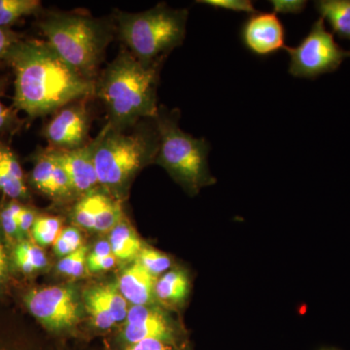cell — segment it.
<instances>
[{
    "mask_svg": "<svg viewBox=\"0 0 350 350\" xmlns=\"http://www.w3.org/2000/svg\"><path fill=\"white\" fill-rule=\"evenodd\" d=\"M12 68L13 107L38 118L96 93V81L68 66L46 41L21 39L6 57Z\"/></svg>",
    "mask_w": 350,
    "mask_h": 350,
    "instance_id": "1",
    "label": "cell"
},
{
    "mask_svg": "<svg viewBox=\"0 0 350 350\" xmlns=\"http://www.w3.org/2000/svg\"><path fill=\"white\" fill-rule=\"evenodd\" d=\"M161 64H145L121 50L96 80L94 96L107 108L110 126L126 130L159 111L157 88Z\"/></svg>",
    "mask_w": 350,
    "mask_h": 350,
    "instance_id": "2",
    "label": "cell"
},
{
    "mask_svg": "<svg viewBox=\"0 0 350 350\" xmlns=\"http://www.w3.org/2000/svg\"><path fill=\"white\" fill-rule=\"evenodd\" d=\"M98 135L94 157L98 183L119 200L133 177L145 165L155 163L160 144L155 121L139 122L126 130L113 129L107 123Z\"/></svg>",
    "mask_w": 350,
    "mask_h": 350,
    "instance_id": "3",
    "label": "cell"
},
{
    "mask_svg": "<svg viewBox=\"0 0 350 350\" xmlns=\"http://www.w3.org/2000/svg\"><path fill=\"white\" fill-rule=\"evenodd\" d=\"M38 27L46 42L68 66L96 81L114 36L115 25L110 21L82 13L51 12L39 21Z\"/></svg>",
    "mask_w": 350,
    "mask_h": 350,
    "instance_id": "4",
    "label": "cell"
},
{
    "mask_svg": "<svg viewBox=\"0 0 350 350\" xmlns=\"http://www.w3.org/2000/svg\"><path fill=\"white\" fill-rule=\"evenodd\" d=\"M117 31L129 52L145 64H161L183 43L187 31V9L165 3L144 11L116 13Z\"/></svg>",
    "mask_w": 350,
    "mask_h": 350,
    "instance_id": "5",
    "label": "cell"
},
{
    "mask_svg": "<svg viewBox=\"0 0 350 350\" xmlns=\"http://www.w3.org/2000/svg\"><path fill=\"white\" fill-rule=\"evenodd\" d=\"M160 144L155 163L191 192L211 183L207 157L211 144L204 137H194L179 126V112L159 107L155 118Z\"/></svg>",
    "mask_w": 350,
    "mask_h": 350,
    "instance_id": "6",
    "label": "cell"
},
{
    "mask_svg": "<svg viewBox=\"0 0 350 350\" xmlns=\"http://www.w3.org/2000/svg\"><path fill=\"white\" fill-rule=\"evenodd\" d=\"M290 57L289 73L294 77L317 79L337 70L350 57V50L340 47L323 18L315 21L310 32L296 47L285 46Z\"/></svg>",
    "mask_w": 350,
    "mask_h": 350,
    "instance_id": "7",
    "label": "cell"
},
{
    "mask_svg": "<svg viewBox=\"0 0 350 350\" xmlns=\"http://www.w3.org/2000/svg\"><path fill=\"white\" fill-rule=\"evenodd\" d=\"M24 303L41 324L53 330L70 328L80 319L79 301L70 287L36 288L25 295Z\"/></svg>",
    "mask_w": 350,
    "mask_h": 350,
    "instance_id": "8",
    "label": "cell"
},
{
    "mask_svg": "<svg viewBox=\"0 0 350 350\" xmlns=\"http://www.w3.org/2000/svg\"><path fill=\"white\" fill-rule=\"evenodd\" d=\"M90 115L82 100L66 105L56 113L44 128V137L50 148L75 150L86 145L89 140Z\"/></svg>",
    "mask_w": 350,
    "mask_h": 350,
    "instance_id": "9",
    "label": "cell"
},
{
    "mask_svg": "<svg viewBox=\"0 0 350 350\" xmlns=\"http://www.w3.org/2000/svg\"><path fill=\"white\" fill-rule=\"evenodd\" d=\"M241 38L256 56H269L285 48L284 25L273 12L257 11L250 15L241 27Z\"/></svg>",
    "mask_w": 350,
    "mask_h": 350,
    "instance_id": "10",
    "label": "cell"
},
{
    "mask_svg": "<svg viewBox=\"0 0 350 350\" xmlns=\"http://www.w3.org/2000/svg\"><path fill=\"white\" fill-rule=\"evenodd\" d=\"M98 140L100 135H98L86 145L75 150L61 151L51 148L68 174L75 194L86 195L100 185L94 162Z\"/></svg>",
    "mask_w": 350,
    "mask_h": 350,
    "instance_id": "11",
    "label": "cell"
},
{
    "mask_svg": "<svg viewBox=\"0 0 350 350\" xmlns=\"http://www.w3.org/2000/svg\"><path fill=\"white\" fill-rule=\"evenodd\" d=\"M124 336L131 345L147 338L170 340L172 329L162 312L146 306H131L125 320Z\"/></svg>",
    "mask_w": 350,
    "mask_h": 350,
    "instance_id": "12",
    "label": "cell"
},
{
    "mask_svg": "<svg viewBox=\"0 0 350 350\" xmlns=\"http://www.w3.org/2000/svg\"><path fill=\"white\" fill-rule=\"evenodd\" d=\"M156 282V276L137 261L119 276L118 290L133 306H147L155 294Z\"/></svg>",
    "mask_w": 350,
    "mask_h": 350,
    "instance_id": "13",
    "label": "cell"
},
{
    "mask_svg": "<svg viewBox=\"0 0 350 350\" xmlns=\"http://www.w3.org/2000/svg\"><path fill=\"white\" fill-rule=\"evenodd\" d=\"M0 192L18 202L29 197L19 159L8 145L2 142H0Z\"/></svg>",
    "mask_w": 350,
    "mask_h": 350,
    "instance_id": "14",
    "label": "cell"
},
{
    "mask_svg": "<svg viewBox=\"0 0 350 350\" xmlns=\"http://www.w3.org/2000/svg\"><path fill=\"white\" fill-rule=\"evenodd\" d=\"M10 260L16 269L25 275H33L48 266L47 257L40 246L25 239L16 243Z\"/></svg>",
    "mask_w": 350,
    "mask_h": 350,
    "instance_id": "15",
    "label": "cell"
},
{
    "mask_svg": "<svg viewBox=\"0 0 350 350\" xmlns=\"http://www.w3.org/2000/svg\"><path fill=\"white\" fill-rule=\"evenodd\" d=\"M315 8L338 38L350 40V0H320Z\"/></svg>",
    "mask_w": 350,
    "mask_h": 350,
    "instance_id": "16",
    "label": "cell"
},
{
    "mask_svg": "<svg viewBox=\"0 0 350 350\" xmlns=\"http://www.w3.org/2000/svg\"><path fill=\"white\" fill-rule=\"evenodd\" d=\"M94 231L110 232L123 219L120 200L107 193L94 190Z\"/></svg>",
    "mask_w": 350,
    "mask_h": 350,
    "instance_id": "17",
    "label": "cell"
},
{
    "mask_svg": "<svg viewBox=\"0 0 350 350\" xmlns=\"http://www.w3.org/2000/svg\"><path fill=\"white\" fill-rule=\"evenodd\" d=\"M109 243L113 255L121 260H131L138 256L142 250V243L131 229V226L124 221L110 232Z\"/></svg>",
    "mask_w": 350,
    "mask_h": 350,
    "instance_id": "18",
    "label": "cell"
},
{
    "mask_svg": "<svg viewBox=\"0 0 350 350\" xmlns=\"http://www.w3.org/2000/svg\"><path fill=\"white\" fill-rule=\"evenodd\" d=\"M188 292V278L180 269L170 271L157 280L155 295L163 303H181L185 300Z\"/></svg>",
    "mask_w": 350,
    "mask_h": 350,
    "instance_id": "19",
    "label": "cell"
},
{
    "mask_svg": "<svg viewBox=\"0 0 350 350\" xmlns=\"http://www.w3.org/2000/svg\"><path fill=\"white\" fill-rule=\"evenodd\" d=\"M41 10L39 0H0V27L11 29L23 18L38 15Z\"/></svg>",
    "mask_w": 350,
    "mask_h": 350,
    "instance_id": "20",
    "label": "cell"
},
{
    "mask_svg": "<svg viewBox=\"0 0 350 350\" xmlns=\"http://www.w3.org/2000/svg\"><path fill=\"white\" fill-rule=\"evenodd\" d=\"M0 350H51L29 334L13 326L0 324Z\"/></svg>",
    "mask_w": 350,
    "mask_h": 350,
    "instance_id": "21",
    "label": "cell"
},
{
    "mask_svg": "<svg viewBox=\"0 0 350 350\" xmlns=\"http://www.w3.org/2000/svg\"><path fill=\"white\" fill-rule=\"evenodd\" d=\"M61 231L62 222L59 218L38 216L31 234L38 245L47 246L55 243Z\"/></svg>",
    "mask_w": 350,
    "mask_h": 350,
    "instance_id": "22",
    "label": "cell"
},
{
    "mask_svg": "<svg viewBox=\"0 0 350 350\" xmlns=\"http://www.w3.org/2000/svg\"><path fill=\"white\" fill-rule=\"evenodd\" d=\"M85 304H86L87 312L91 317L94 326L103 329V330H107L116 323L111 313L107 310L103 301L100 300V296L96 293L94 288L87 292L86 296H85Z\"/></svg>",
    "mask_w": 350,
    "mask_h": 350,
    "instance_id": "23",
    "label": "cell"
},
{
    "mask_svg": "<svg viewBox=\"0 0 350 350\" xmlns=\"http://www.w3.org/2000/svg\"><path fill=\"white\" fill-rule=\"evenodd\" d=\"M94 289L100 296V300L103 301L107 310L111 313L115 321L121 322L126 320L129 312L128 301L122 296L116 287L105 285V286L96 287Z\"/></svg>",
    "mask_w": 350,
    "mask_h": 350,
    "instance_id": "24",
    "label": "cell"
},
{
    "mask_svg": "<svg viewBox=\"0 0 350 350\" xmlns=\"http://www.w3.org/2000/svg\"><path fill=\"white\" fill-rule=\"evenodd\" d=\"M23 206L18 200H11L0 211V227L7 239L21 241L18 217H19Z\"/></svg>",
    "mask_w": 350,
    "mask_h": 350,
    "instance_id": "25",
    "label": "cell"
},
{
    "mask_svg": "<svg viewBox=\"0 0 350 350\" xmlns=\"http://www.w3.org/2000/svg\"><path fill=\"white\" fill-rule=\"evenodd\" d=\"M73 219L83 229L94 231L96 219H94V190L83 196L73 208Z\"/></svg>",
    "mask_w": 350,
    "mask_h": 350,
    "instance_id": "26",
    "label": "cell"
},
{
    "mask_svg": "<svg viewBox=\"0 0 350 350\" xmlns=\"http://www.w3.org/2000/svg\"><path fill=\"white\" fill-rule=\"evenodd\" d=\"M137 257L138 262L154 276L165 273L172 266V261L167 255L153 248H142Z\"/></svg>",
    "mask_w": 350,
    "mask_h": 350,
    "instance_id": "27",
    "label": "cell"
},
{
    "mask_svg": "<svg viewBox=\"0 0 350 350\" xmlns=\"http://www.w3.org/2000/svg\"><path fill=\"white\" fill-rule=\"evenodd\" d=\"M88 247L82 245L75 252L64 257L57 264V269L63 275L80 278L86 269Z\"/></svg>",
    "mask_w": 350,
    "mask_h": 350,
    "instance_id": "28",
    "label": "cell"
},
{
    "mask_svg": "<svg viewBox=\"0 0 350 350\" xmlns=\"http://www.w3.org/2000/svg\"><path fill=\"white\" fill-rule=\"evenodd\" d=\"M198 3L213 7L222 10L234 11L238 13H246L248 15L256 13L253 2L250 0H200Z\"/></svg>",
    "mask_w": 350,
    "mask_h": 350,
    "instance_id": "29",
    "label": "cell"
},
{
    "mask_svg": "<svg viewBox=\"0 0 350 350\" xmlns=\"http://www.w3.org/2000/svg\"><path fill=\"white\" fill-rule=\"evenodd\" d=\"M6 80L0 78V133H7L17 128L19 120L13 108L7 107L1 98L5 91Z\"/></svg>",
    "mask_w": 350,
    "mask_h": 350,
    "instance_id": "30",
    "label": "cell"
},
{
    "mask_svg": "<svg viewBox=\"0 0 350 350\" xmlns=\"http://www.w3.org/2000/svg\"><path fill=\"white\" fill-rule=\"evenodd\" d=\"M21 39V34L14 31L12 29L0 27V63H5L9 53Z\"/></svg>",
    "mask_w": 350,
    "mask_h": 350,
    "instance_id": "31",
    "label": "cell"
},
{
    "mask_svg": "<svg viewBox=\"0 0 350 350\" xmlns=\"http://www.w3.org/2000/svg\"><path fill=\"white\" fill-rule=\"evenodd\" d=\"M5 239L0 227V293L5 289L11 267V260L7 252Z\"/></svg>",
    "mask_w": 350,
    "mask_h": 350,
    "instance_id": "32",
    "label": "cell"
},
{
    "mask_svg": "<svg viewBox=\"0 0 350 350\" xmlns=\"http://www.w3.org/2000/svg\"><path fill=\"white\" fill-rule=\"evenodd\" d=\"M275 14H300L308 2L303 0H273L269 1Z\"/></svg>",
    "mask_w": 350,
    "mask_h": 350,
    "instance_id": "33",
    "label": "cell"
},
{
    "mask_svg": "<svg viewBox=\"0 0 350 350\" xmlns=\"http://www.w3.org/2000/svg\"><path fill=\"white\" fill-rule=\"evenodd\" d=\"M38 216L36 211L31 207H23L19 217H18V227H19L21 241L25 239L31 234L32 227H33Z\"/></svg>",
    "mask_w": 350,
    "mask_h": 350,
    "instance_id": "34",
    "label": "cell"
},
{
    "mask_svg": "<svg viewBox=\"0 0 350 350\" xmlns=\"http://www.w3.org/2000/svg\"><path fill=\"white\" fill-rule=\"evenodd\" d=\"M111 254H113V253L109 241H98V243L96 244V246H94L93 252L87 258L88 267L93 266V265L100 261V260L103 259L105 257L109 256V255Z\"/></svg>",
    "mask_w": 350,
    "mask_h": 350,
    "instance_id": "35",
    "label": "cell"
},
{
    "mask_svg": "<svg viewBox=\"0 0 350 350\" xmlns=\"http://www.w3.org/2000/svg\"><path fill=\"white\" fill-rule=\"evenodd\" d=\"M126 350H170L162 340H156V338H147L142 340L137 344L131 345Z\"/></svg>",
    "mask_w": 350,
    "mask_h": 350,
    "instance_id": "36",
    "label": "cell"
},
{
    "mask_svg": "<svg viewBox=\"0 0 350 350\" xmlns=\"http://www.w3.org/2000/svg\"><path fill=\"white\" fill-rule=\"evenodd\" d=\"M59 236H61L64 241H68L75 250H77L78 248L82 246L81 234H80L79 231H77V229H75V228L68 227L62 230L61 232H59Z\"/></svg>",
    "mask_w": 350,
    "mask_h": 350,
    "instance_id": "37",
    "label": "cell"
},
{
    "mask_svg": "<svg viewBox=\"0 0 350 350\" xmlns=\"http://www.w3.org/2000/svg\"><path fill=\"white\" fill-rule=\"evenodd\" d=\"M54 250L56 254L59 257H66L70 253L75 252V250L68 243L64 241L61 236L57 237L56 241L54 243Z\"/></svg>",
    "mask_w": 350,
    "mask_h": 350,
    "instance_id": "38",
    "label": "cell"
},
{
    "mask_svg": "<svg viewBox=\"0 0 350 350\" xmlns=\"http://www.w3.org/2000/svg\"><path fill=\"white\" fill-rule=\"evenodd\" d=\"M115 264H116V257L111 254L100 260L93 266L89 267V269L93 273H98V271H108V269H112Z\"/></svg>",
    "mask_w": 350,
    "mask_h": 350,
    "instance_id": "39",
    "label": "cell"
}]
</instances>
